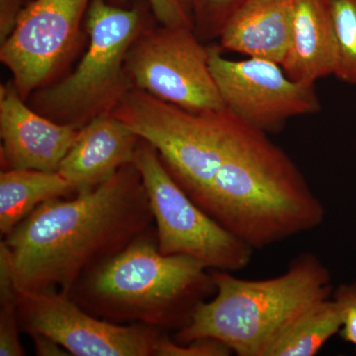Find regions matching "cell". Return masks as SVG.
I'll return each instance as SVG.
<instances>
[{
  "instance_id": "cell-1",
  "label": "cell",
  "mask_w": 356,
  "mask_h": 356,
  "mask_svg": "<svg viewBox=\"0 0 356 356\" xmlns=\"http://www.w3.org/2000/svg\"><path fill=\"white\" fill-rule=\"evenodd\" d=\"M154 228L142 178L129 165L93 188L42 204L0 248L18 290L67 295L86 273Z\"/></svg>"
},
{
  "instance_id": "cell-2",
  "label": "cell",
  "mask_w": 356,
  "mask_h": 356,
  "mask_svg": "<svg viewBox=\"0 0 356 356\" xmlns=\"http://www.w3.org/2000/svg\"><path fill=\"white\" fill-rule=\"evenodd\" d=\"M202 210L252 250L323 224L325 208L303 173L266 133L245 123Z\"/></svg>"
},
{
  "instance_id": "cell-3",
  "label": "cell",
  "mask_w": 356,
  "mask_h": 356,
  "mask_svg": "<svg viewBox=\"0 0 356 356\" xmlns=\"http://www.w3.org/2000/svg\"><path fill=\"white\" fill-rule=\"evenodd\" d=\"M215 292L210 269L187 255L161 254L154 228L86 273L67 296L114 324L175 334Z\"/></svg>"
},
{
  "instance_id": "cell-4",
  "label": "cell",
  "mask_w": 356,
  "mask_h": 356,
  "mask_svg": "<svg viewBox=\"0 0 356 356\" xmlns=\"http://www.w3.org/2000/svg\"><path fill=\"white\" fill-rule=\"evenodd\" d=\"M211 273L216 292L197 307L186 327L173 334L178 343L208 337L238 356H266L299 314L332 295L331 273L312 252L297 255L284 273L268 280Z\"/></svg>"
},
{
  "instance_id": "cell-5",
  "label": "cell",
  "mask_w": 356,
  "mask_h": 356,
  "mask_svg": "<svg viewBox=\"0 0 356 356\" xmlns=\"http://www.w3.org/2000/svg\"><path fill=\"white\" fill-rule=\"evenodd\" d=\"M149 0L129 8L108 0H91L86 15L88 49L74 72L35 91L30 107L51 120L81 129L114 111L134 88L125 63L136 39L152 25Z\"/></svg>"
},
{
  "instance_id": "cell-6",
  "label": "cell",
  "mask_w": 356,
  "mask_h": 356,
  "mask_svg": "<svg viewBox=\"0 0 356 356\" xmlns=\"http://www.w3.org/2000/svg\"><path fill=\"white\" fill-rule=\"evenodd\" d=\"M112 114L156 149L175 181L201 209L245 124L227 108L191 112L137 88Z\"/></svg>"
},
{
  "instance_id": "cell-7",
  "label": "cell",
  "mask_w": 356,
  "mask_h": 356,
  "mask_svg": "<svg viewBox=\"0 0 356 356\" xmlns=\"http://www.w3.org/2000/svg\"><path fill=\"white\" fill-rule=\"evenodd\" d=\"M133 165L146 189L159 252L193 257L210 270H242L254 250L222 227L175 181L158 152L140 139Z\"/></svg>"
},
{
  "instance_id": "cell-8",
  "label": "cell",
  "mask_w": 356,
  "mask_h": 356,
  "mask_svg": "<svg viewBox=\"0 0 356 356\" xmlns=\"http://www.w3.org/2000/svg\"><path fill=\"white\" fill-rule=\"evenodd\" d=\"M134 88L191 112L224 109L209 65V50L193 29L149 25L128 51Z\"/></svg>"
},
{
  "instance_id": "cell-9",
  "label": "cell",
  "mask_w": 356,
  "mask_h": 356,
  "mask_svg": "<svg viewBox=\"0 0 356 356\" xmlns=\"http://www.w3.org/2000/svg\"><path fill=\"white\" fill-rule=\"evenodd\" d=\"M17 307L21 331L50 337L74 356H159L170 336L147 325L95 317L57 290H18Z\"/></svg>"
},
{
  "instance_id": "cell-10",
  "label": "cell",
  "mask_w": 356,
  "mask_h": 356,
  "mask_svg": "<svg viewBox=\"0 0 356 356\" xmlns=\"http://www.w3.org/2000/svg\"><path fill=\"white\" fill-rule=\"evenodd\" d=\"M91 0H32L1 44L0 60L10 70L22 99L53 83L79 44Z\"/></svg>"
},
{
  "instance_id": "cell-11",
  "label": "cell",
  "mask_w": 356,
  "mask_h": 356,
  "mask_svg": "<svg viewBox=\"0 0 356 356\" xmlns=\"http://www.w3.org/2000/svg\"><path fill=\"white\" fill-rule=\"evenodd\" d=\"M208 50L225 108L252 127L274 132L292 117L320 111L315 84L293 81L277 63L254 58L228 60L216 44Z\"/></svg>"
},
{
  "instance_id": "cell-12",
  "label": "cell",
  "mask_w": 356,
  "mask_h": 356,
  "mask_svg": "<svg viewBox=\"0 0 356 356\" xmlns=\"http://www.w3.org/2000/svg\"><path fill=\"white\" fill-rule=\"evenodd\" d=\"M79 129L57 123L28 106L13 83L0 88L1 168L58 172Z\"/></svg>"
},
{
  "instance_id": "cell-13",
  "label": "cell",
  "mask_w": 356,
  "mask_h": 356,
  "mask_svg": "<svg viewBox=\"0 0 356 356\" xmlns=\"http://www.w3.org/2000/svg\"><path fill=\"white\" fill-rule=\"evenodd\" d=\"M140 138L113 114H103L79 129L58 172L77 193L108 180L133 165ZM76 193V194H77Z\"/></svg>"
},
{
  "instance_id": "cell-14",
  "label": "cell",
  "mask_w": 356,
  "mask_h": 356,
  "mask_svg": "<svg viewBox=\"0 0 356 356\" xmlns=\"http://www.w3.org/2000/svg\"><path fill=\"white\" fill-rule=\"evenodd\" d=\"M294 0H248L220 35V48L282 64L291 46Z\"/></svg>"
},
{
  "instance_id": "cell-15",
  "label": "cell",
  "mask_w": 356,
  "mask_h": 356,
  "mask_svg": "<svg viewBox=\"0 0 356 356\" xmlns=\"http://www.w3.org/2000/svg\"><path fill=\"white\" fill-rule=\"evenodd\" d=\"M337 43L325 0H294L291 46L281 67L289 79L315 84L334 74Z\"/></svg>"
},
{
  "instance_id": "cell-16",
  "label": "cell",
  "mask_w": 356,
  "mask_h": 356,
  "mask_svg": "<svg viewBox=\"0 0 356 356\" xmlns=\"http://www.w3.org/2000/svg\"><path fill=\"white\" fill-rule=\"evenodd\" d=\"M76 191L58 172L6 170L0 173V233L8 235L47 201L70 198Z\"/></svg>"
},
{
  "instance_id": "cell-17",
  "label": "cell",
  "mask_w": 356,
  "mask_h": 356,
  "mask_svg": "<svg viewBox=\"0 0 356 356\" xmlns=\"http://www.w3.org/2000/svg\"><path fill=\"white\" fill-rule=\"evenodd\" d=\"M343 314L332 297L318 300L299 314L277 337L266 356H314L341 332Z\"/></svg>"
},
{
  "instance_id": "cell-18",
  "label": "cell",
  "mask_w": 356,
  "mask_h": 356,
  "mask_svg": "<svg viewBox=\"0 0 356 356\" xmlns=\"http://www.w3.org/2000/svg\"><path fill=\"white\" fill-rule=\"evenodd\" d=\"M337 43L334 76L356 86V0H325Z\"/></svg>"
},
{
  "instance_id": "cell-19",
  "label": "cell",
  "mask_w": 356,
  "mask_h": 356,
  "mask_svg": "<svg viewBox=\"0 0 356 356\" xmlns=\"http://www.w3.org/2000/svg\"><path fill=\"white\" fill-rule=\"evenodd\" d=\"M16 287L8 259L0 248V356H23Z\"/></svg>"
},
{
  "instance_id": "cell-20",
  "label": "cell",
  "mask_w": 356,
  "mask_h": 356,
  "mask_svg": "<svg viewBox=\"0 0 356 356\" xmlns=\"http://www.w3.org/2000/svg\"><path fill=\"white\" fill-rule=\"evenodd\" d=\"M248 0H191L193 30L198 38H219L225 25Z\"/></svg>"
},
{
  "instance_id": "cell-21",
  "label": "cell",
  "mask_w": 356,
  "mask_h": 356,
  "mask_svg": "<svg viewBox=\"0 0 356 356\" xmlns=\"http://www.w3.org/2000/svg\"><path fill=\"white\" fill-rule=\"evenodd\" d=\"M232 353L228 346L217 339L203 337L178 343L168 336L161 344L159 356H228Z\"/></svg>"
},
{
  "instance_id": "cell-22",
  "label": "cell",
  "mask_w": 356,
  "mask_h": 356,
  "mask_svg": "<svg viewBox=\"0 0 356 356\" xmlns=\"http://www.w3.org/2000/svg\"><path fill=\"white\" fill-rule=\"evenodd\" d=\"M125 2L126 0H116ZM156 20L168 27L193 29L191 0H149Z\"/></svg>"
},
{
  "instance_id": "cell-23",
  "label": "cell",
  "mask_w": 356,
  "mask_h": 356,
  "mask_svg": "<svg viewBox=\"0 0 356 356\" xmlns=\"http://www.w3.org/2000/svg\"><path fill=\"white\" fill-rule=\"evenodd\" d=\"M332 298L341 306L343 314V325L341 336L356 348V281L350 284H341L332 291Z\"/></svg>"
},
{
  "instance_id": "cell-24",
  "label": "cell",
  "mask_w": 356,
  "mask_h": 356,
  "mask_svg": "<svg viewBox=\"0 0 356 356\" xmlns=\"http://www.w3.org/2000/svg\"><path fill=\"white\" fill-rule=\"evenodd\" d=\"M26 4H27L26 0H0V42L1 44L13 34Z\"/></svg>"
},
{
  "instance_id": "cell-25",
  "label": "cell",
  "mask_w": 356,
  "mask_h": 356,
  "mask_svg": "<svg viewBox=\"0 0 356 356\" xmlns=\"http://www.w3.org/2000/svg\"><path fill=\"white\" fill-rule=\"evenodd\" d=\"M33 343H34L35 355L39 356H70L69 351L63 348L60 343L50 337L43 334H32Z\"/></svg>"
},
{
  "instance_id": "cell-26",
  "label": "cell",
  "mask_w": 356,
  "mask_h": 356,
  "mask_svg": "<svg viewBox=\"0 0 356 356\" xmlns=\"http://www.w3.org/2000/svg\"><path fill=\"white\" fill-rule=\"evenodd\" d=\"M30 1H32V0H26V2H27V3H29Z\"/></svg>"
}]
</instances>
